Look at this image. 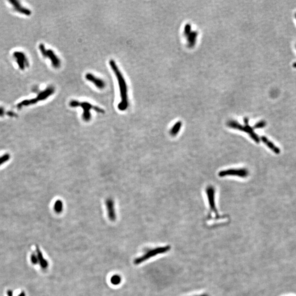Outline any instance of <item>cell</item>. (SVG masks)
Listing matches in <instances>:
<instances>
[{
    "label": "cell",
    "mask_w": 296,
    "mask_h": 296,
    "mask_svg": "<svg viewBox=\"0 0 296 296\" xmlns=\"http://www.w3.org/2000/svg\"><path fill=\"white\" fill-rule=\"evenodd\" d=\"M265 126H266V123L264 121H260L259 123H257L254 126V128H256V129L262 128L264 127Z\"/></svg>",
    "instance_id": "obj_22"
},
{
    "label": "cell",
    "mask_w": 296,
    "mask_h": 296,
    "mask_svg": "<svg viewBox=\"0 0 296 296\" xmlns=\"http://www.w3.org/2000/svg\"><path fill=\"white\" fill-rule=\"evenodd\" d=\"M209 296L208 294H200V295H198V296Z\"/></svg>",
    "instance_id": "obj_27"
},
{
    "label": "cell",
    "mask_w": 296,
    "mask_h": 296,
    "mask_svg": "<svg viewBox=\"0 0 296 296\" xmlns=\"http://www.w3.org/2000/svg\"><path fill=\"white\" fill-rule=\"evenodd\" d=\"M63 209V202L60 200H58L55 202L54 205V210L56 213H60L62 212Z\"/></svg>",
    "instance_id": "obj_18"
},
{
    "label": "cell",
    "mask_w": 296,
    "mask_h": 296,
    "mask_svg": "<svg viewBox=\"0 0 296 296\" xmlns=\"http://www.w3.org/2000/svg\"><path fill=\"white\" fill-rule=\"evenodd\" d=\"M248 175V172L246 169H230L222 171L219 173V176L225 177L227 176H236L241 178H246Z\"/></svg>",
    "instance_id": "obj_6"
},
{
    "label": "cell",
    "mask_w": 296,
    "mask_h": 296,
    "mask_svg": "<svg viewBox=\"0 0 296 296\" xmlns=\"http://www.w3.org/2000/svg\"><path fill=\"white\" fill-rule=\"evenodd\" d=\"M31 262H32V263L34 264H36L38 262V258L35 255V254H33L31 256Z\"/></svg>",
    "instance_id": "obj_24"
},
{
    "label": "cell",
    "mask_w": 296,
    "mask_h": 296,
    "mask_svg": "<svg viewBox=\"0 0 296 296\" xmlns=\"http://www.w3.org/2000/svg\"><path fill=\"white\" fill-rule=\"evenodd\" d=\"M10 155L9 154H7V153L3 155L2 156H0V166L2 165L6 162H7L8 160H10Z\"/></svg>",
    "instance_id": "obj_20"
},
{
    "label": "cell",
    "mask_w": 296,
    "mask_h": 296,
    "mask_svg": "<svg viewBox=\"0 0 296 296\" xmlns=\"http://www.w3.org/2000/svg\"><path fill=\"white\" fill-rule=\"evenodd\" d=\"M19 296H25L24 292H22L21 294H20V295Z\"/></svg>",
    "instance_id": "obj_28"
},
{
    "label": "cell",
    "mask_w": 296,
    "mask_h": 296,
    "mask_svg": "<svg viewBox=\"0 0 296 296\" xmlns=\"http://www.w3.org/2000/svg\"><path fill=\"white\" fill-rule=\"evenodd\" d=\"M69 105L71 108H77L81 107L83 109V113L82 114V119L86 122H88L91 120V115L90 110L91 109H94V106L86 102H80L77 100H73L69 103Z\"/></svg>",
    "instance_id": "obj_4"
},
{
    "label": "cell",
    "mask_w": 296,
    "mask_h": 296,
    "mask_svg": "<svg viewBox=\"0 0 296 296\" xmlns=\"http://www.w3.org/2000/svg\"><path fill=\"white\" fill-rule=\"evenodd\" d=\"M206 193L208 196L211 210L213 211L214 213L216 214V215L218 216L217 211L215 208V189L212 186H208L206 189Z\"/></svg>",
    "instance_id": "obj_9"
},
{
    "label": "cell",
    "mask_w": 296,
    "mask_h": 296,
    "mask_svg": "<svg viewBox=\"0 0 296 296\" xmlns=\"http://www.w3.org/2000/svg\"><path fill=\"white\" fill-rule=\"evenodd\" d=\"M85 77L87 81L92 82L99 89L102 90L105 87V82L100 78L96 77V76H94L92 73H86Z\"/></svg>",
    "instance_id": "obj_11"
},
{
    "label": "cell",
    "mask_w": 296,
    "mask_h": 296,
    "mask_svg": "<svg viewBox=\"0 0 296 296\" xmlns=\"http://www.w3.org/2000/svg\"></svg>",
    "instance_id": "obj_31"
},
{
    "label": "cell",
    "mask_w": 296,
    "mask_h": 296,
    "mask_svg": "<svg viewBox=\"0 0 296 296\" xmlns=\"http://www.w3.org/2000/svg\"><path fill=\"white\" fill-rule=\"evenodd\" d=\"M109 64L111 69L115 73L116 77L118 80V83L120 87L121 102L118 105V108L120 111H125L128 106V89L127 84L125 81L124 77L121 73L115 61L114 60H110Z\"/></svg>",
    "instance_id": "obj_1"
},
{
    "label": "cell",
    "mask_w": 296,
    "mask_h": 296,
    "mask_svg": "<svg viewBox=\"0 0 296 296\" xmlns=\"http://www.w3.org/2000/svg\"><path fill=\"white\" fill-rule=\"evenodd\" d=\"M261 140H262V142L264 143L265 144L267 145V147L269 148L270 149L272 150L273 152H275L276 154H279L280 152V150L279 149L278 147L275 146V144H274L273 143H272V142H270L267 137H264V136H262L261 137Z\"/></svg>",
    "instance_id": "obj_13"
},
{
    "label": "cell",
    "mask_w": 296,
    "mask_h": 296,
    "mask_svg": "<svg viewBox=\"0 0 296 296\" xmlns=\"http://www.w3.org/2000/svg\"><path fill=\"white\" fill-rule=\"evenodd\" d=\"M295 18H296V14H295Z\"/></svg>",
    "instance_id": "obj_30"
},
{
    "label": "cell",
    "mask_w": 296,
    "mask_h": 296,
    "mask_svg": "<svg viewBox=\"0 0 296 296\" xmlns=\"http://www.w3.org/2000/svg\"><path fill=\"white\" fill-rule=\"evenodd\" d=\"M39 48L41 53L42 56L44 58H47V50L45 46L43 44H40L39 46Z\"/></svg>",
    "instance_id": "obj_21"
},
{
    "label": "cell",
    "mask_w": 296,
    "mask_h": 296,
    "mask_svg": "<svg viewBox=\"0 0 296 296\" xmlns=\"http://www.w3.org/2000/svg\"><path fill=\"white\" fill-rule=\"evenodd\" d=\"M37 256H37L38 261H39V262H40V264L41 265L42 268L44 269H46V268H47L48 266V262H47L46 260H45L44 258L43 257L42 254L41 252L40 251L39 248H37Z\"/></svg>",
    "instance_id": "obj_15"
},
{
    "label": "cell",
    "mask_w": 296,
    "mask_h": 296,
    "mask_svg": "<svg viewBox=\"0 0 296 296\" xmlns=\"http://www.w3.org/2000/svg\"><path fill=\"white\" fill-rule=\"evenodd\" d=\"M5 115V110L2 107L0 106V117H2Z\"/></svg>",
    "instance_id": "obj_25"
},
{
    "label": "cell",
    "mask_w": 296,
    "mask_h": 296,
    "mask_svg": "<svg viewBox=\"0 0 296 296\" xmlns=\"http://www.w3.org/2000/svg\"><path fill=\"white\" fill-rule=\"evenodd\" d=\"M55 92V88L53 86H49L47 87L44 91L40 92L37 96L36 99L38 102L46 100L49 98L50 96L53 95Z\"/></svg>",
    "instance_id": "obj_10"
},
{
    "label": "cell",
    "mask_w": 296,
    "mask_h": 296,
    "mask_svg": "<svg viewBox=\"0 0 296 296\" xmlns=\"http://www.w3.org/2000/svg\"><path fill=\"white\" fill-rule=\"evenodd\" d=\"M105 204L109 219L111 221L114 222L116 219V215L115 212V203L114 201L111 198H107L105 202Z\"/></svg>",
    "instance_id": "obj_7"
},
{
    "label": "cell",
    "mask_w": 296,
    "mask_h": 296,
    "mask_svg": "<svg viewBox=\"0 0 296 296\" xmlns=\"http://www.w3.org/2000/svg\"><path fill=\"white\" fill-rule=\"evenodd\" d=\"M47 58H48L50 59V60L51 61L52 65L54 68H59L60 66V60L58 56H56V54L54 53L53 51L51 49L47 50Z\"/></svg>",
    "instance_id": "obj_12"
},
{
    "label": "cell",
    "mask_w": 296,
    "mask_h": 296,
    "mask_svg": "<svg viewBox=\"0 0 296 296\" xmlns=\"http://www.w3.org/2000/svg\"><path fill=\"white\" fill-rule=\"evenodd\" d=\"M13 56L15 59L18 66L20 70H24L25 68L29 65L27 56L22 52L15 51L13 54Z\"/></svg>",
    "instance_id": "obj_5"
},
{
    "label": "cell",
    "mask_w": 296,
    "mask_h": 296,
    "mask_svg": "<svg viewBox=\"0 0 296 296\" xmlns=\"http://www.w3.org/2000/svg\"><path fill=\"white\" fill-rule=\"evenodd\" d=\"M198 36V33L196 31L191 32L187 36L189 46L190 47H193L196 42V37Z\"/></svg>",
    "instance_id": "obj_16"
},
{
    "label": "cell",
    "mask_w": 296,
    "mask_h": 296,
    "mask_svg": "<svg viewBox=\"0 0 296 296\" xmlns=\"http://www.w3.org/2000/svg\"><path fill=\"white\" fill-rule=\"evenodd\" d=\"M244 122H245V126H242V125H240L239 123L234 121H230L228 123V125L230 127L236 129V130H240V131H243L244 132H246L248 135H250V137L255 142L257 143H260V138L258 137L257 134L253 131V130L252 127H250L248 126V119L247 118H245L244 119Z\"/></svg>",
    "instance_id": "obj_3"
},
{
    "label": "cell",
    "mask_w": 296,
    "mask_h": 296,
    "mask_svg": "<svg viewBox=\"0 0 296 296\" xmlns=\"http://www.w3.org/2000/svg\"><path fill=\"white\" fill-rule=\"evenodd\" d=\"M190 32H191V25L189 24H188L186 25L184 28V34L186 36H188Z\"/></svg>",
    "instance_id": "obj_23"
},
{
    "label": "cell",
    "mask_w": 296,
    "mask_h": 296,
    "mask_svg": "<svg viewBox=\"0 0 296 296\" xmlns=\"http://www.w3.org/2000/svg\"><path fill=\"white\" fill-rule=\"evenodd\" d=\"M181 121H179L174 125L173 127L170 131V135L172 136H175L178 133L179 130H181Z\"/></svg>",
    "instance_id": "obj_17"
},
{
    "label": "cell",
    "mask_w": 296,
    "mask_h": 296,
    "mask_svg": "<svg viewBox=\"0 0 296 296\" xmlns=\"http://www.w3.org/2000/svg\"><path fill=\"white\" fill-rule=\"evenodd\" d=\"M7 114L8 115H10V116H15V114L13 113V112H8V113H7Z\"/></svg>",
    "instance_id": "obj_26"
},
{
    "label": "cell",
    "mask_w": 296,
    "mask_h": 296,
    "mask_svg": "<svg viewBox=\"0 0 296 296\" xmlns=\"http://www.w3.org/2000/svg\"><path fill=\"white\" fill-rule=\"evenodd\" d=\"M9 2L12 6L14 8V10L15 11H17V12L25 15H27V16H30V15H31V11L27 8L23 7V6L21 5L20 3L18 1L10 0Z\"/></svg>",
    "instance_id": "obj_8"
},
{
    "label": "cell",
    "mask_w": 296,
    "mask_h": 296,
    "mask_svg": "<svg viewBox=\"0 0 296 296\" xmlns=\"http://www.w3.org/2000/svg\"><path fill=\"white\" fill-rule=\"evenodd\" d=\"M38 103V101L37 100L36 98H31V99H24V100L21 101L20 102L18 103L17 104V108L18 109H22L25 106H28L30 105H34L36 103Z\"/></svg>",
    "instance_id": "obj_14"
},
{
    "label": "cell",
    "mask_w": 296,
    "mask_h": 296,
    "mask_svg": "<svg viewBox=\"0 0 296 296\" xmlns=\"http://www.w3.org/2000/svg\"><path fill=\"white\" fill-rule=\"evenodd\" d=\"M170 249H171V247L169 246H166L164 247H156L153 249L148 250L141 257L136 258L134 261V263L135 265L141 264L143 262L149 260L150 258H151L152 257H155L160 254H162V253L169 252Z\"/></svg>",
    "instance_id": "obj_2"
},
{
    "label": "cell",
    "mask_w": 296,
    "mask_h": 296,
    "mask_svg": "<svg viewBox=\"0 0 296 296\" xmlns=\"http://www.w3.org/2000/svg\"><path fill=\"white\" fill-rule=\"evenodd\" d=\"M293 66H294V68H296V62H295L294 63V64H293Z\"/></svg>",
    "instance_id": "obj_29"
},
{
    "label": "cell",
    "mask_w": 296,
    "mask_h": 296,
    "mask_svg": "<svg viewBox=\"0 0 296 296\" xmlns=\"http://www.w3.org/2000/svg\"><path fill=\"white\" fill-rule=\"evenodd\" d=\"M122 280L121 277H120L119 275H114L113 277H111L110 281L111 283L114 285H118L121 283Z\"/></svg>",
    "instance_id": "obj_19"
}]
</instances>
